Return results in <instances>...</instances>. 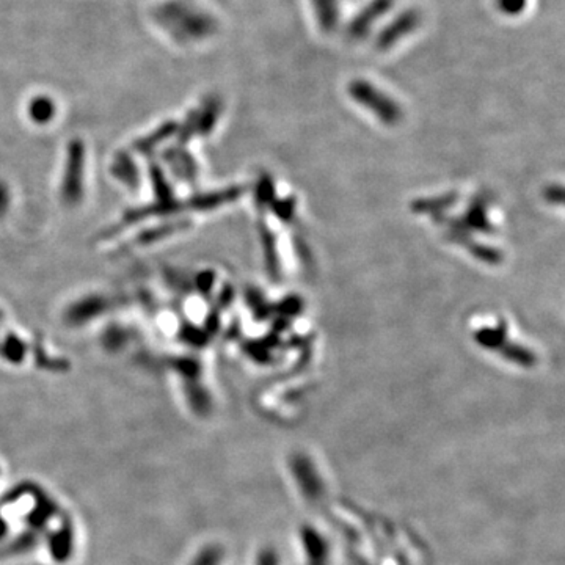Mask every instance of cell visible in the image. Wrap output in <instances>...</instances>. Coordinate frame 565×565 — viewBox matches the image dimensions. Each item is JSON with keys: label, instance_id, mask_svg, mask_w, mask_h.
<instances>
[{"label": "cell", "instance_id": "obj_1", "mask_svg": "<svg viewBox=\"0 0 565 565\" xmlns=\"http://www.w3.org/2000/svg\"><path fill=\"white\" fill-rule=\"evenodd\" d=\"M81 175H82V159L81 149H72L68 164V176L64 181V198L74 202L81 195Z\"/></svg>", "mask_w": 565, "mask_h": 565}]
</instances>
